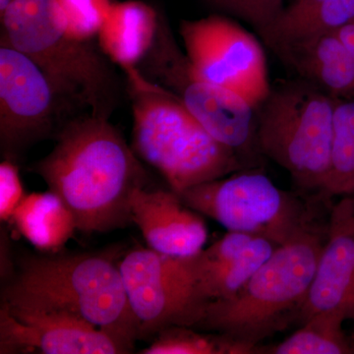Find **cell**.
Returning a JSON list of instances; mask_svg holds the SVG:
<instances>
[{
	"label": "cell",
	"instance_id": "obj_1",
	"mask_svg": "<svg viewBox=\"0 0 354 354\" xmlns=\"http://www.w3.org/2000/svg\"><path fill=\"white\" fill-rule=\"evenodd\" d=\"M55 139L29 169L68 207L77 230L109 232L132 223L130 197L147 187L149 176L120 130L88 113L70 120Z\"/></svg>",
	"mask_w": 354,
	"mask_h": 354
},
{
	"label": "cell",
	"instance_id": "obj_2",
	"mask_svg": "<svg viewBox=\"0 0 354 354\" xmlns=\"http://www.w3.org/2000/svg\"><path fill=\"white\" fill-rule=\"evenodd\" d=\"M2 290V302L80 317L129 348L139 339L120 267L104 256L23 257Z\"/></svg>",
	"mask_w": 354,
	"mask_h": 354
},
{
	"label": "cell",
	"instance_id": "obj_3",
	"mask_svg": "<svg viewBox=\"0 0 354 354\" xmlns=\"http://www.w3.org/2000/svg\"><path fill=\"white\" fill-rule=\"evenodd\" d=\"M0 18V44L31 58L78 111L109 120L121 94L113 64L94 39L67 32L55 0H14Z\"/></svg>",
	"mask_w": 354,
	"mask_h": 354
},
{
	"label": "cell",
	"instance_id": "obj_4",
	"mask_svg": "<svg viewBox=\"0 0 354 354\" xmlns=\"http://www.w3.org/2000/svg\"><path fill=\"white\" fill-rule=\"evenodd\" d=\"M133 115L132 149L180 195L193 186L243 171L232 151L209 134L177 95L124 71Z\"/></svg>",
	"mask_w": 354,
	"mask_h": 354
},
{
	"label": "cell",
	"instance_id": "obj_5",
	"mask_svg": "<svg viewBox=\"0 0 354 354\" xmlns=\"http://www.w3.org/2000/svg\"><path fill=\"white\" fill-rule=\"evenodd\" d=\"M327 228L328 223H314L277 246L234 295L207 304L196 328L259 346L267 337L297 322Z\"/></svg>",
	"mask_w": 354,
	"mask_h": 354
},
{
	"label": "cell",
	"instance_id": "obj_6",
	"mask_svg": "<svg viewBox=\"0 0 354 354\" xmlns=\"http://www.w3.org/2000/svg\"><path fill=\"white\" fill-rule=\"evenodd\" d=\"M335 97L301 79L279 84L258 106L260 153L297 185L323 196L329 176Z\"/></svg>",
	"mask_w": 354,
	"mask_h": 354
},
{
	"label": "cell",
	"instance_id": "obj_7",
	"mask_svg": "<svg viewBox=\"0 0 354 354\" xmlns=\"http://www.w3.org/2000/svg\"><path fill=\"white\" fill-rule=\"evenodd\" d=\"M136 68L177 95L204 129L237 156L244 169L257 167L262 155L257 143L258 108L232 88L198 76L162 16L153 46Z\"/></svg>",
	"mask_w": 354,
	"mask_h": 354
},
{
	"label": "cell",
	"instance_id": "obj_8",
	"mask_svg": "<svg viewBox=\"0 0 354 354\" xmlns=\"http://www.w3.org/2000/svg\"><path fill=\"white\" fill-rule=\"evenodd\" d=\"M180 197L189 208L228 232L262 237L277 246L317 223L313 207L254 169L193 186Z\"/></svg>",
	"mask_w": 354,
	"mask_h": 354
},
{
	"label": "cell",
	"instance_id": "obj_9",
	"mask_svg": "<svg viewBox=\"0 0 354 354\" xmlns=\"http://www.w3.org/2000/svg\"><path fill=\"white\" fill-rule=\"evenodd\" d=\"M78 109L21 51L0 44V147L16 162L32 145L57 136Z\"/></svg>",
	"mask_w": 354,
	"mask_h": 354
},
{
	"label": "cell",
	"instance_id": "obj_10",
	"mask_svg": "<svg viewBox=\"0 0 354 354\" xmlns=\"http://www.w3.org/2000/svg\"><path fill=\"white\" fill-rule=\"evenodd\" d=\"M139 339L171 327L195 329L208 302L198 292L183 257H171L150 248L136 249L120 266Z\"/></svg>",
	"mask_w": 354,
	"mask_h": 354
},
{
	"label": "cell",
	"instance_id": "obj_11",
	"mask_svg": "<svg viewBox=\"0 0 354 354\" xmlns=\"http://www.w3.org/2000/svg\"><path fill=\"white\" fill-rule=\"evenodd\" d=\"M180 37L198 76L239 93L256 108L268 97L272 86L264 50L241 25L221 15L183 20Z\"/></svg>",
	"mask_w": 354,
	"mask_h": 354
},
{
	"label": "cell",
	"instance_id": "obj_12",
	"mask_svg": "<svg viewBox=\"0 0 354 354\" xmlns=\"http://www.w3.org/2000/svg\"><path fill=\"white\" fill-rule=\"evenodd\" d=\"M132 348L80 317L18 308L2 302L0 353L118 354Z\"/></svg>",
	"mask_w": 354,
	"mask_h": 354
},
{
	"label": "cell",
	"instance_id": "obj_13",
	"mask_svg": "<svg viewBox=\"0 0 354 354\" xmlns=\"http://www.w3.org/2000/svg\"><path fill=\"white\" fill-rule=\"evenodd\" d=\"M318 313L354 321V194L330 209L327 237L297 322Z\"/></svg>",
	"mask_w": 354,
	"mask_h": 354
},
{
	"label": "cell",
	"instance_id": "obj_14",
	"mask_svg": "<svg viewBox=\"0 0 354 354\" xmlns=\"http://www.w3.org/2000/svg\"><path fill=\"white\" fill-rule=\"evenodd\" d=\"M130 209L132 223L156 252L190 257L200 252L208 239L201 214L189 208L174 190L135 188Z\"/></svg>",
	"mask_w": 354,
	"mask_h": 354
},
{
	"label": "cell",
	"instance_id": "obj_15",
	"mask_svg": "<svg viewBox=\"0 0 354 354\" xmlns=\"http://www.w3.org/2000/svg\"><path fill=\"white\" fill-rule=\"evenodd\" d=\"M276 247L262 237L228 232L209 248L183 259L198 292L209 304L234 295Z\"/></svg>",
	"mask_w": 354,
	"mask_h": 354
},
{
	"label": "cell",
	"instance_id": "obj_16",
	"mask_svg": "<svg viewBox=\"0 0 354 354\" xmlns=\"http://www.w3.org/2000/svg\"><path fill=\"white\" fill-rule=\"evenodd\" d=\"M269 48L297 78L335 99L354 100V57L335 32Z\"/></svg>",
	"mask_w": 354,
	"mask_h": 354
},
{
	"label": "cell",
	"instance_id": "obj_17",
	"mask_svg": "<svg viewBox=\"0 0 354 354\" xmlns=\"http://www.w3.org/2000/svg\"><path fill=\"white\" fill-rule=\"evenodd\" d=\"M160 14L143 1L113 2L97 34V44L114 65L136 68L157 35Z\"/></svg>",
	"mask_w": 354,
	"mask_h": 354
},
{
	"label": "cell",
	"instance_id": "obj_18",
	"mask_svg": "<svg viewBox=\"0 0 354 354\" xmlns=\"http://www.w3.org/2000/svg\"><path fill=\"white\" fill-rule=\"evenodd\" d=\"M354 21V0H293L259 36L268 48L335 32Z\"/></svg>",
	"mask_w": 354,
	"mask_h": 354
},
{
	"label": "cell",
	"instance_id": "obj_19",
	"mask_svg": "<svg viewBox=\"0 0 354 354\" xmlns=\"http://www.w3.org/2000/svg\"><path fill=\"white\" fill-rule=\"evenodd\" d=\"M11 220L30 243L48 252L62 248L77 230L73 214L50 190L26 195Z\"/></svg>",
	"mask_w": 354,
	"mask_h": 354
},
{
	"label": "cell",
	"instance_id": "obj_20",
	"mask_svg": "<svg viewBox=\"0 0 354 354\" xmlns=\"http://www.w3.org/2000/svg\"><path fill=\"white\" fill-rule=\"evenodd\" d=\"M346 321L333 313H318L310 317L290 337L267 349L272 354H348L351 337L344 333Z\"/></svg>",
	"mask_w": 354,
	"mask_h": 354
},
{
	"label": "cell",
	"instance_id": "obj_21",
	"mask_svg": "<svg viewBox=\"0 0 354 354\" xmlns=\"http://www.w3.org/2000/svg\"><path fill=\"white\" fill-rule=\"evenodd\" d=\"M354 194V100L335 99L329 176L325 199Z\"/></svg>",
	"mask_w": 354,
	"mask_h": 354
},
{
	"label": "cell",
	"instance_id": "obj_22",
	"mask_svg": "<svg viewBox=\"0 0 354 354\" xmlns=\"http://www.w3.org/2000/svg\"><path fill=\"white\" fill-rule=\"evenodd\" d=\"M157 339L143 354H250L265 348L236 341L232 337L203 335L190 327H171L158 333Z\"/></svg>",
	"mask_w": 354,
	"mask_h": 354
},
{
	"label": "cell",
	"instance_id": "obj_23",
	"mask_svg": "<svg viewBox=\"0 0 354 354\" xmlns=\"http://www.w3.org/2000/svg\"><path fill=\"white\" fill-rule=\"evenodd\" d=\"M65 29L82 39L97 38L113 6L111 0H55Z\"/></svg>",
	"mask_w": 354,
	"mask_h": 354
},
{
	"label": "cell",
	"instance_id": "obj_24",
	"mask_svg": "<svg viewBox=\"0 0 354 354\" xmlns=\"http://www.w3.org/2000/svg\"><path fill=\"white\" fill-rule=\"evenodd\" d=\"M25 196L19 167L12 160H2L0 164V220L10 221Z\"/></svg>",
	"mask_w": 354,
	"mask_h": 354
},
{
	"label": "cell",
	"instance_id": "obj_25",
	"mask_svg": "<svg viewBox=\"0 0 354 354\" xmlns=\"http://www.w3.org/2000/svg\"><path fill=\"white\" fill-rule=\"evenodd\" d=\"M283 8V0H241L235 16L246 21L260 34L279 17Z\"/></svg>",
	"mask_w": 354,
	"mask_h": 354
},
{
	"label": "cell",
	"instance_id": "obj_26",
	"mask_svg": "<svg viewBox=\"0 0 354 354\" xmlns=\"http://www.w3.org/2000/svg\"><path fill=\"white\" fill-rule=\"evenodd\" d=\"M335 32L354 57V21L342 26Z\"/></svg>",
	"mask_w": 354,
	"mask_h": 354
},
{
	"label": "cell",
	"instance_id": "obj_27",
	"mask_svg": "<svg viewBox=\"0 0 354 354\" xmlns=\"http://www.w3.org/2000/svg\"><path fill=\"white\" fill-rule=\"evenodd\" d=\"M207 2L218 10L235 16L241 0H207Z\"/></svg>",
	"mask_w": 354,
	"mask_h": 354
},
{
	"label": "cell",
	"instance_id": "obj_28",
	"mask_svg": "<svg viewBox=\"0 0 354 354\" xmlns=\"http://www.w3.org/2000/svg\"><path fill=\"white\" fill-rule=\"evenodd\" d=\"M13 1L14 0H0V14L3 13Z\"/></svg>",
	"mask_w": 354,
	"mask_h": 354
},
{
	"label": "cell",
	"instance_id": "obj_29",
	"mask_svg": "<svg viewBox=\"0 0 354 354\" xmlns=\"http://www.w3.org/2000/svg\"><path fill=\"white\" fill-rule=\"evenodd\" d=\"M351 351H353V353L354 354V335L353 337H351Z\"/></svg>",
	"mask_w": 354,
	"mask_h": 354
}]
</instances>
